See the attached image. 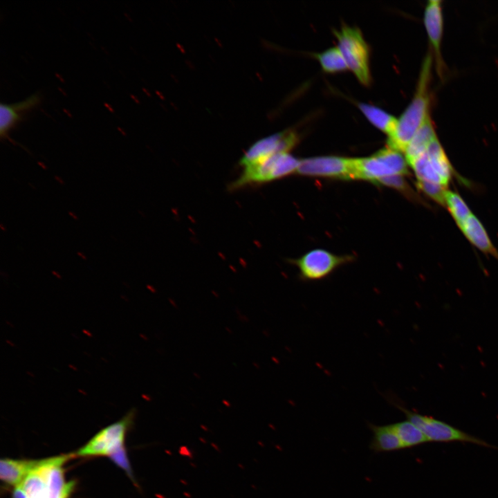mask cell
I'll list each match as a JSON object with an SVG mask.
<instances>
[{"label": "cell", "instance_id": "6da1fadb", "mask_svg": "<svg viewBox=\"0 0 498 498\" xmlns=\"http://www.w3.org/2000/svg\"><path fill=\"white\" fill-rule=\"evenodd\" d=\"M73 453L42 459L23 481L14 488L12 498H69L75 482L67 481L64 465Z\"/></svg>", "mask_w": 498, "mask_h": 498}, {"label": "cell", "instance_id": "7a4b0ae2", "mask_svg": "<svg viewBox=\"0 0 498 498\" xmlns=\"http://www.w3.org/2000/svg\"><path fill=\"white\" fill-rule=\"evenodd\" d=\"M432 59V53L428 51L421 65L414 97L398 119L395 132L387 138L388 147L403 154L416 132L430 115Z\"/></svg>", "mask_w": 498, "mask_h": 498}, {"label": "cell", "instance_id": "3957f363", "mask_svg": "<svg viewBox=\"0 0 498 498\" xmlns=\"http://www.w3.org/2000/svg\"><path fill=\"white\" fill-rule=\"evenodd\" d=\"M135 412L129 411L119 421L99 431L82 447L73 452L75 457H109L133 479L132 470L124 448L128 429L132 425Z\"/></svg>", "mask_w": 498, "mask_h": 498}, {"label": "cell", "instance_id": "277c9868", "mask_svg": "<svg viewBox=\"0 0 498 498\" xmlns=\"http://www.w3.org/2000/svg\"><path fill=\"white\" fill-rule=\"evenodd\" d=\"M300 160L288 152L279 153L255 165L243 167L240 176L230 184L231 190L268 183L297 172Z\"/></svg>", "mask_w": 498, "mask_h": 498}, {"label": "cell", "instance_id": "5b68a950", "mask_svg": "<svg viewBox=\"0 0 498 498\" xmlns=\"http://www.w3.org/2000/svg\"><path fill=\"white\" fill-rule=\"evenodd\" d=\"M340 50L348 68L358 81L365 86L371 82L369 68V49L361 31L348 26L334 31Z\"/></svg>", "mask_w": 498, "mask_h": 498}, {"label": "cell", "instance_id": "8992f818", "mask_svg": "<svg viewBox=\"0 0 498 498\" xmlns=\"http://www.w3.org/2000/svg\"><path fill=\"white\" fill-rule=\"evenodd\" d=\"M390 403L403 412L407 420L423 432L429 442L460 441L486 447H492L482 439L472 436L442 421L409 410L402 403L397 400H395L393 398H391Z\"/></svg>", "mask_w": 498, "mask_h": 498}, {"label": "cell", "instance_id": "52a82bcc", "mask_svg": "<svg viewBox=\"0 0 498 498\" xmlns=\"http://www.w3.org/2000/svg\"><path fill=\"white\" fill-rule=\"evenodd\" d=\"M402 154L387 147L371 156L356 158V178L377 183L389 176L407 174L408 163Z\"/></svg>", "mask_w": 498, "mask_h": 498}, {"label": "cell", "instance_id": "ba28073f", "mask_svg": "<svg viewBox=\"0 0 498 498\" xmlns=\"http://www.w3.org/2000/svg\"><path fill=\"white\" fill-rule=\"evenodd\" d=\"M297 172L307 176L355 179L356 158L327 156L304 159L300 160Z\"/></svg>", "mask_w": 498, "mask_h": 498}, {"label": "cell", "instance_id": "9c48e42d", "mask_svg": "<svg viewBox=\"0 0 498 498\" xmlns=\"http://www.w3.org/2000/svg\"><path fill=\"white\" fill-rule=\"evenodd\" d=\"M297 142L295 133L285 131L261 138L245 152L239 161L243 167L260 163L279 153L288 152Z\"/></svg>", "mask_w": 498, "mask_h": 498}, {"label": "cell", "instance_id": "30bf717a", "mask_svg": "<svg viewBox=\"0 0 498 498\" xmlns=\"http://www.w3.org/2000/svg\"><path fill=\"white\" fill-rule=\"evenodd\" d=\"M344 261L326 250L315 249L306 253L295 264L303 279L317 280L328 276Z\"/></svg>", "mask_w": 498, "mask_h": 498}, {"label": "cell", "instance_id": "8fae6325", "mask_svg": "<svg viewBox=\"0 0 498 498\" xmlns=\"http://www.w3.org/2000/svg\"><path fill=\"white\" fill-rule=\"evenodd\" d=\"M423 22L432 46L436 71L442 78L445 66L441 52L443 30L441 1L430 0L427 2L424 12Z\"/></svg>", "mask_w": 498, "mask_h": 498}, {"label": "cell", "instance_id": "7c38bea8", "mask_svg": "<svg viewBox=\"0 0 498 498\" xmlns=\"http://www.w3.org/2000/svg\"><path fill=\"white\" fill-rule=\"evenodd\" d=\"M41 460L1 459L0 478L5 485L15 488L39 465Z\"/></svg>", "mask_w": 498, "mask_h": 498}, {"label": "cell", "instance_id": "4fadbf2b", "mask_svg": "<svg viewBox=\"0 0 498 498\" xmlns=\"http://www.w3.org/2000/svg\"><path fill=\"white\" fill-rule=\"evenodd\" d=\"M467 239L484 253L498 260V250L492 243L485 228L473 214L459 227Z\"/></svg>", "mask_w": 498, "mask_h": 498}, {"label": "cell", "instance_id": "5bb4252c", "mask_svg": "<svg viewBox=\"0 0 498 498\" xmlns=\"http://www.w3.org/2000/svg\"><path fill=\"white\" fill-rule=\"evenodd\" d=\"M367 426L372 432L369 448L374 452H389L404 449L391 424L377 425L368 423Z\"/></svg>", "mask_w": 498, "mask_h": 498}, {"label": "cell", "instance_id": "9a60e30c", "mask_svg": "<svg viewBox=\"0 0 498 498\" xmlns=\"http://www.w3.org/2000/svg\"><path fill=\"white\" fill-rule=\"evenodd\" d=\"M436 138L434 127L429 115L413 136L404 153L408 165L422 156Z\"/></svg>", "mask_w": 498, "mask_h": 498}, {"label": "cell", "instance_id": "2e32d148", "mask_svg": "<svg viewBox=\"0 0 498 498\" xmlns=\"http://www.w3.org/2000/svg\"><path fill=\"white\" fill-rule=\"evenodd\" d=\"M425 154L430 165L440 178L442 185L448 187L453 168L437 138L430 144Z\"/></svg>", "mask_w": 498, "mask_h": 498}, {"label": "cell", "instance_id": "e0dca14e", "mask_svg": "<svg viewBox=\"0 0 498 498\" xmlns=\"http://www.w3.org/2000/svg\"><path fill=\"white\" fill-rule=\"evenodd\" d=\"M358 107L367 119L388 137L396 131L398 119L382 109L366 103H360Z\"/></svg>", "mask_w": 498, "mask_h": 498}, {"label": "cell", "instance_id": "ac0fdd59", "mask_svg": "<svg viewBox=\"0 0 498 498\" xmlns=\"http://www.w3.org/2000/svg\"><path fill=\"white\" fill-rule=\"evenodd\" d=\"M391 425L399 437L404 449L429 442L423 432L408 420L391 423Z\"/></svg>", "mask_w": 498, "mask_h": 498}, {"label": "cell", "instance_id": "d6986e66", "mask_svg": "<svg viewBox=\"0 0 498 498\" xmlns=\"http://www.w3.org/2000/svg\"><path fill=\"white\" fill-rule=\"evenodd\" d=\"M445 206L459 227L472 214L462 197L457 193L447 190L445 196Z\"/></svg>", "mask_w": 498, "mask_h": 498}, {"label": "cell", "instance_id": "ffe728a7", "mask_svg": "<svg viewBox=\"0 0 498 498\" xmlns=\"http://www.w3.org/2000/svg\"><path fill=\"white\" fill-rule=\"evenodd\" d=\"M316 58L325 72L332 73L349 69L340 50L337 46L316 54Z\"/></svg>", "mask_w": 498, "mask_h": 498}, {"label": "cell", "instance_id": "44dd1931", "mask_svg": "<svg viewBox=\"0 0 498 498\" xmlns=\"http://www.w3.org/2000/svg\"><path fill=\"white\" fill-rule=\"evenodd\" d=\"M417 187L439 205L445 206V196L448 188L437 183L417 181Z\"/></svg>", "mask_w": 498, "mask_h": 498}, {"label": "cell", "instance_id": "7402d4cb", "mask_svg": "<svg viewBox=\"0 0 498 498\" xmlns=\"http://www.w3.org/2000/svg\"><path fill=\"white\" fill-rule=\"evenodd\" d=\"M20 115L15 110L11 104H0V134L6 136L7 131L18 121Z\"/></svg>", "mask_w": 498, "mask_h": 498}, {"label": "cell", "instance_id": "603a6c76", "mask_svg": "<svg viewBox=\"0 0 498 498\" xmlns=\"http://www.w3.org/2000/svg\"><path fill=\"white\" fill-rule=\"evenodd\" d=\"M404 176L395 175L384 178L379 180L377 183H380L387 186L402 190L403 191L409 190V187L403 178Z\"/></svg>", "mask_w": 498, "mask_h": 498}]
</instances>
